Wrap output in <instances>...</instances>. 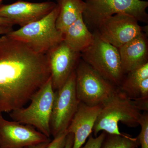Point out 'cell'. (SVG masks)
Instances as JSON below:
<instances>
[{
    "instance_id": "cell-1",
    "label": "cell",
    "mask_w": 148,
    "mask_h": 148,
    "mask_svg": "<svg viewBox=\"0 0 148 148\" xmlns=\"http://www.w3.org/2000/svg\"><path fill=\"white\" fill-rule=\"evenodd\" d=\"M50 77L47 54L7 34L0 37V115L23 108Z\"/></svg>"
},
{
    "instance_id": "cell-2",
    "label": "cell",
    "mask_w": 148,
    "mask_h": 148,
    "mask_svg": "<svg viewBox=\"0 0 148 148\" xmlns=\"http://www.w3.org/2000/svg\"><path fill=\"white\" fill-rule=\"evenodd\" d=\"M59 12L58 4L53 10L41 19L7 34L21 41L36 52L47 54L63 41V34L56 27Z\"/></svg>"
},
{
    "instance_id": "cell-3",
    "label": "cell",
    "mask_w": 148,
    "mask_h": 148,
    "mask_svg": "<svg viewBox=\"0 0 148 148\" xmlns=\"http://www.w3.org/2000/svg\"><path fill=\"white\" fill-rule=\"evenodd\" d=\"M140 111L132 99L119 89L113 97L103 105L92 129L93 135L96 137L100 131L120 135L119 122L128 127H138L142 115Z\"/></svg>"
},
{
    "instance_id": "cell-4",
    "label": "cell",
    "mask_w": 148,
    "mask_h": 148,
    "mask_svg": "<svg viewBox=\"0 0 148 148\" xmlns=\"http://www.w3.org/2000/svg\"><path fill=\"white\" fill-rule=\"evenodd\" d=\"M54 97L51 78L31 98L27 108H21L10 113L14 121L32 125L50 138V120Z\"/></svg>"
},
{
    "instance_id": "cell-5",
    "label": "cell",
    "mask_w": 148,
    "mask_h": 148,
    "mask_svg": "<svg viewBox=\"0 0 148 148\" xmlns=\"http://www.w3.org/2000/svg\"><path fill=\"white\" fill-rule=\"evenodd\" d=\"M92 44L81 52V58L100 75L119 88L125 75L118 48L103 40L95 32Z\"/></svg>"
},
{
    "instance_id": "cell-6",
    "label": "cell",
    "mask_w": 148,
    "mask_h": 148,
    "mask_svg": "<svg viewBox=\"0 0 148 148\" xmlns=\"http://www.w3.org/2000/svg\"><path fill=\"white\" fill-rule=\"evenodd\" d=\"M86 8L82 16L86 26L95 30L102 20L118 13L133 16L147 24L148 2L141 0H84Z\"/></svg>"
},
{
    "instance_id": "cell-7",
    "label": "cell",
    "mask_w": 148,
    "mask_h": 148,
    "mask_svg": "<svg viewBox=\"0 0 148 148\" xmlns=\"http://www.w3.org/2000/svg\"><path fill=\"white\" fill-rule=\"evenodd\" d=\"M75 73L76 90L80 103L90 106L103 105L119 91L118 87L100 75L81 58Z\"/></svg>"
},
{
    "instance_id": "cell-8",
    "label": "cell",
    "mask_w": 148,
    "mask_h": 148,
    "mask_svg": "<svg viewBox=\"0 0 148 148\" xmlns=\"http://www.w3.org/2000/svg\"><path fill=\"white\" fill-rule=\"evenodd\" d=\"M79 103L76 90L75 70L63 86L54 91L50 120L51 133L53 138L66 131Z\"/></svg>"
},
{
    "instance_id": "cell-9",
    "label": "cell",
    "mask_w": 148,
    "mask_h": 148,
    "mask_svg": "<svg viewBox=\"0 0 148 148\" xmlns=\"http://www.w3.org/2000/svg\"><path fill=\"white\" fill-rule=\"evenodd\" d=\"M135 17L125 13H118L103 19L95 31L106 42L119 48L145 32Z\"/></svg>"
},
{
    "instance_id": "cell-10",
    "label": "cell",
    "mask_w": 148,
    "mask_h": 148,
    "mask_svg": "<svg viewBox=\"0 0 148 148\" xmlns=\"http://www.w3.org/2000/svg\"><path fill=\"white\" fill-rule=\"evenodd\" d=\"M50 140L32 125L7 120L0 115V148H26Z\"/></svg>"
},
{
    "instance_id": "cell-11",
    "label": "cell",
    "mask_w": 148,
    "mask_h": 148,
    "mask_svg": "<svg viewBox=\"0 0 148 148\" xmlns=\"http://www.w3.org/2000/svg\"><path fill=\"white\" fill-rule=\"evenodd\" d=\"M47 54L55 91L63 86L75 70L81 59V53L73 50L63 41Z\"/></svg>"
},
{
    "instance_id": "cell-12",
    "label": "cell",
    "mask_w": 148,
    "mask_h": 148,
    "mask_svg": "<svg viewBox=\"0 0 148 148\" xmlns=\"http://www.w3.org/2000/svg\"><path fill=\"white\" fill-rule=\"evenodd\" d=\"M56 5L57 3L50 1L34 3L19 0L10 4L0 5V16L22 27L41 19Z\"/></svg>"
},
{
    "instance_id": "cell-13",
    "label": "cell",
    "mask_w": 148,
    "mask_h": 148,
    "mask_svg": "<svg viewBox=\"0 0 148 148\" xmlns=\"http://www.w3.org/2000/svg\"><path fill=\"white\" fill-rule=\"evenodd\" d=\"M103 105L90 106L80 103L76 112L66 130L74 135L72 148H80L92 132L94 124Z\"/></svg>"
},
{
    "instance_id": "cell-14",
    "label": "cell",
    "mask_w": 148,
    "mask_h": 148,
    "mask_svg": "<svg viewBox=\"0 0 148 148\" xmlns=\"http://www.w3.org/2000/svg\"><path fill=\"white\" fill-rule=\"evenodd\" d=\"M147 36L143 32L118 49L124 75L148 63Z\"/></svg>"
},
{
    "instance_id": "cell-15",
    "label": "cell",
    "mask_w": 148,
    "mask_h": 148,
    "mask_svg": "<svg viewBox=\"0 0 148 148\" xmlns=\"http://www.w3.org/2000/svg\"><path fill=\"white\" fill-rule=\"evenodd\" d=\"M63 41L73 50L82 52L91 45L94 35L88 30L82 16L71 25L63 33Z\"/></svg>"
},
{
    "instance_id": "cell-16",
    "label": "cell",
    "mask_w": 148,
    "mask_h": 148,
    "mask_svg": "<svg viewBox=\"0 0 148 148\" xmlns=\"http://www.w3.org/2000/svg\"><path fill=\"white\" fill-rule=\"evenodd\" d=\"M59 12L56 27L64 33L66 29L81 16L86 8L84 0H58Z\"/></svg>"
},
{
    "instance_id": "cell-17",
    "label": "cell",
    "mask_w": 148,
    "mask_h": 148,
    "mask_svg": "<svg viewBox=\"0 0 148 148\" xmlns=\"http://www.w3.org/2000/svg\"><path fill=\"white\" fill-rule=\"evenodd\" d=\"M148 78V63L125 74L119 89L132 100L140 98L141 83Z\"/></svg>"
},
{
    "instance_id": "cell-18",
    "label": "cell",
    "mask_w": 148,
    "mask_h": 148,
    "mask_svg": "<svg viewBox=\"0 0 148 148\" xmlns=\"http://www.w3.org/2000/svg\"><path fill=\"white\" fill-rule=\"evenodd\" d=\"M140 145L137 138L125 133L117 135L107 133L101 148H138Z\"/></svg>"
},
{
    "instance_id": "cell-19",
    "label": "cell",
    "mask_w": 148,
    "mask_h": 148,
    "mask_svg": "<svg viewBox=\"0 0 148 148\" xmlns=\"http://www.w3.org/2000/svg\"><path fill=\"white\" fill-rule=\"evenodd\" d=\"M139 124L141 130L137 137L141 148H148V114L145 112L140 117Z\"/></svg>"
},
{
    "instance_id": "cell-20",
    "label": "cell",
    "mask_w": 148,
    "mask_h": 148,
    "mask_svg": "<svg viewBox=\"0 0 148 148\" xmlns=\"http://www.w3.org/2000/svg\"><path fill=\"white\" fill-rule=\"evenodd\" d=\"M106 133V132L103 131L99 136H96L95 138L91 134L88 137L85 145L80 148H101Z\"/></svg>"
},
{
    "instance_id": "cell-21",
    "label": "cell",
    "mask_w": 148,
    "mask_h": 148,
    "mask_svg": "<svg viewBox=\"0 0 148 148\" xmlns=\"http://www.w3.org/2000/svg\"><path fill=\"white\" fill-rule=\"evenodd\" d=\"M68 133L65 131L51 140L46 148H64L66 145Z\"/></svg>"
},
{
    "instance_id": "cell-22",
    "label": "cell",
    "mask_w": 148,
    "mask_h": 148,
    "mask_svg": "<svg viewBox=\"0 0 148 148\" xmlns=\"http://www.w3.org/2000/svg\"><path fill=\"white\" fill-rule=\"evenodd\" d=\"M74 141V135L72 133H69L67 135L66 145L64 148H72Z\"/></svg>"
},
{
    "instance_id": "cell-23",
    "label": "cell",
    "mask_w": 148,
    "mask_h": 148,
    "mask_svg": "<svg viewBox=\"0 0 148 148\" xmlns=\"http://www.w3.org/2000/svg\"><path fill=\"white\" fill-rule=\"evenodd\" d=\"M12 30V26H0V35L7 34Z\"/></svg>"
},
{
    "instance_id": "cell-24",
    "label": "cell",
    "mask_w": 148,
    "mask_h": 148,
    "mask_svg": "<svg viewBox=\"0 0 148 148\" xmlns=\"http://www.w3.org/2000/svg\"><path fill=\"white\" fill-rule=\"evenodd\" d=\"M14 24L8 18L0 16V26H13Z\"/></svg>"
},
{
    "instance_id": "cell-25",
    "label": "cell",
    "mask_w": 148,
    "mask_h": 148,
    "mask_svg": "<svg viewBox=\"0 0 148 148\" xmlns=\"http://www.w3.org/2000/svg\"><path fill=\"white\" fill-rule=\"evenodd\" d=\"M50 141L51 140L48 141V142H45V143H40V144H38V145H35L29 147L28 148H46L48 144Z\"/></svg>"
},
{
    "instance_id": "cell-26",
    "label": "cell",
    "mask_w": 148,
    "mask_h": 148,
    "mask_svg": "<svg viewBox=\"0 0 148 148\" xmlns=\"http://www.w3.org/2000/svg\"><path fill=\"white\" fill-rule=\"evenodd\" d=\"M4 1V0H0V5L1 4V3L3 1Z\"/></svg>"
},
{
    "instance_id": "cell-27",
    "label": "cell",
    "mask_w": 148,
    "mask_h": 148,
    "mask_svg": "<svg viewBox=\"0 0 148 148\" xmlns=\"http://www.w3.org/2000/svg\"><path fill=\"white\" fill-rule=\"evenodd\" d=\"M47 1H50V0H46Z\"/></svg>"
},
{
    "instance_id": "cell-28",
    "label": "cell",
    "mask_w": 148,
    "mask_h": 148,
    "mask_svg": "<svg viewBox=\"0 0 148 148\" xmlns=\"http://www.w3.org/2000/svg\"><path fill=\"white\" fill-rule=\"evenodd\" d=\"M28 148V147H27V148Z\"/></svg>"
}]
</instances>
